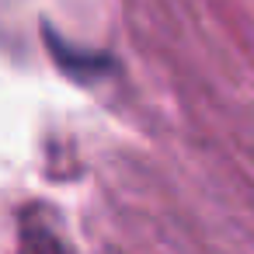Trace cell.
I'll list each match as a JSON object with an SVG mask.
<instances>
[{"instance_id":"obj_1","label":"cell","mask_w":254,"mask_h":254,"mask_svg":"<svg viewBox=\"0 0 254 254\" xmlns=\"http://www.w3.org/2000/svg\"><path fill=\"white\" fill-rule=\"evenodd\" d=\"M46 46H49V56L56 60V66L66 70L73 80H98V77H108L115 70L112 56L94 53V49H80V46L60 39L53 28H46Z\"/></svg>"}]
</instances>
